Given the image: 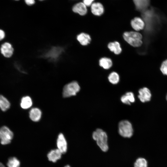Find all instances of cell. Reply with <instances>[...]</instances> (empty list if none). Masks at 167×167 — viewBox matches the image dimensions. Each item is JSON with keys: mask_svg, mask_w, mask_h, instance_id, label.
Returning <instances> with one entry per match:
<instances>
[{"mask_svg": "<svg viewBox=\"0 0 167 167\" xmlns=\"http://www.w3.org/2000/svg\"><path fill=\"white\" fill-rule=\"evenodd\" d=\"M130 24L132 28L137 32L143 30L145 26L144 21L139 17H135L132 19L131 20Z\"/></svg>", "mask_w": 167, "mask_h": 167, "instance_id": "30bf717a", "label": "cell"}, {"mask_svg": "<svg viewBox=\"0 0 167 167\" xmlns=\"http://www.w3.org/2000/svg\"><path fill=\"white\" fill-rule=\"evenodd\" d=\"M118 132L122 137L130 138L133 134V130L131 123L128 120L120 121L118 124Z\"/></svg>", "mask_w": 167, "mask_h": 167, "instance_id": "277c9868", "label": "cell"}, {"mask_svg": "<svg viewBox=\"0 0 167 167\" xmlns=\"http://www.w3.org/2000/svg\"><path fill=\"white\" fill-rule=\"evenodd\" d=\"M5 37V33L4 30L0 29V41L3 40Z\"/></svg>", "mask_w": 167, "mask_h": 167, "instance_id": "4316f807", "label": "cell"}, {"mask_svg": "<svg viewBox=\"0 0 167 167\" xmlns=\"http://www.w3.org/2000/svg\"><path fill=\"white\" fill-rule=\"evenodd\" d=\"M122 37L126 43L133 47H138L142 44V36L137 31H125L123 33Z\"/></svg>", "mask_w": 167, "mask_h": 167, "instance_id": "6da1fadb", "label": "cell"}, {"mask_svg": "<svg viewBox=\"0 0 167 167\" xmlns=\"http://www.w3.org/2000/svg\"><path fill=\"white\" fill-rule=\"evenodd\" d=\"M107 47L110 51L117 55L120 54L122 51L120 44L117 41L109 42Z\"/></svg>", "mask_w": 167, "mask_h": 167, "instance_id": "7c38bea8", "label": "cell"}, {"mask_svg": "<svg viewBox=\"0 0 167 167\" xmlns=\"http://www.w3.org/2000/svg\"><path fill=\"white\" fill-rule=\"evenodd\" d=\"M166 100L167 101V95L166 96Z\"/></svg>", "mask_w": 167, "mask_h": 167, "instance_id": "4dcf8cb0", "label": "cell"}, {"mask_svg": "<svg viewBox=\"0 0 167 167\" xmlns=\"http://www.w3.org/2000/svg\"><path fill=\"white\" fill-rule=\"evenodd\" d=\"M0 167H6L2 163L0 162Z\"/></svg>", "mask_w": 167, "mask_h": 167, "instance_id": "f1b7e54d", "label": "cell"}, {"mask_svg": "<svg viewBox=\"0 0 167 167\" xmlns=\"http://www.w3.org/2000/svg\"><path fill=\"white\" fill-rule=\"evenodd\" d=\"M64 167H71L69 165H66V166H65Z\"/></svg>", "mask_w": 167, "mask_h": 167, "instance_id": "f546056e", "label": "cell"}, {"mask_svg": "<svg viewBox=\"0 0 167 167\" xmlns=\"http://www.w3.org/2000/svg\"><path fill=\"white\" fill-rule=\"evenodd\" d=\"M16 0V1H18V0Z\"/></svg>", "mask_w": 167, "mask_h": 167, "instance_id": "d6a6232c", "label": "cell"}, {"mask_svg": "<svg viewBox=\"0 0 167 167\" xmlns=\"http://www.w3.org/2000/svg\"><path fill=\"white\" fill-rule=\"evenodd\" d=\"M91 11L94 15L100 16L103 13L104 8L100 3L94 2L91 5Z\"/></svg>", "mask_w": 167, "mask_h": 167, "instance_id": "5bb4252c", "label": "cell"}, {"mask_svg": "<svg viewBox=\"0 0 167 167\" xmlns=\"http://www.w3.org/2000/svg\"><path fill=\"white\" fill-rule=\"evenodd\" d=\"M62 153L57 148L51 150L49 152L47 157L49 161L53 162H55L60 159Z\"/></svg>", "mask_w": 167, "mask_h": 167, "instance_id": "4fadbf2b", "label": "cell"}, {"mask_svg": "<svg viewBox=\"0 0 167 167\" xmlns=\"http://www.w3.org/2000/svg\"><path fill=\"white\" fill-rule=\"evenodd\" d=\"M10 104L8 100L3 96L0 95V108L3 111L7 110L10 108Z\"/></svg>", "mask_w": 167, "mask_h": 167, "instance_id": "44dd1931", "label": "cell"}, {"mask_svg": "<svg viewBox=\"0 0 167 167\" xmlns=\"http://www.w3.org/2000/svg\"><path fill=\"white\" fill-rule=\"evenodd\" d=\"M121 100L123 103L130 105L135 101L134 95L132 92H127L122 96Z\"/></svg>", "mask_w": 167, "mask_h": 167, "instance_id": "d6986e66", "label": "cell"}, {"mask_svg": "<svg viewBox=\"0 0 167 167\" xmlns=\"http://www.w3.org/2000/svg\"><path fill=\"white\" fill-rule=\"evenodd\" d=\"M76 39L81 45L84 46L89 45L92 40L90 35L84 32L79 34L76 36Z\"/></svg>", "mask_w": 167, "mask_h": 167, "instance_id": "8fae6325", "label": "cell"}, {"mask_svg": "<svg viewBox=\"0 0 167 167\" xmlns=\"http://www.w3.org/2000/svg\"><path fill=\"white\" fill-rule=\"evenodd\" d=\"M20 165L19 160L15 157H10L7 163V167H20Z\"/></svg>", "mask_w": 167, "mask_h": 167, "instance_id": "603a6c76", "label": "cell"}, {"mask_svg": "<svg viewBox=\"0 0 167 167\" xmlns=\"http://www.w3.org/2000/svg\"><path fill=\"white\" fill-rule=\"evenodd\" d=\"M99 66L105 70H108L113 66V62L112 59L108 57H103L99 60Z\"/></svg>", "mask_w": 167, "mask_h": 167, "instance_id": "2e32d148", "label": "cell"}, {"mask_svg": "<svg viewBox=\"0 0 167 167\" xmlns=\"http://www.w3.org/2000/svg\"><path fill=\"white\" fill-rule=\"evenodd\" d=\"M57 149L62 154L65 153L67 149V144L64 135L62 133H60L57 140Z\"/></svg>", "mask_w": 167, "mask_h": 167, "instance_id": "ba28073f", "label": "cell"}, {"mask_svg": "<svg viewBox=\"0 0 167 167\" xmlns=\"http://www.w3.org/2000/svg\"><path fill=\"white\" fill-rule=\"evenodd\" d=\"M63 48L53 46L43 54L42 56L52 61H56L60 58L64 51Z\"/></svg>", "mask_w": 167, "mask_h": 167, "instance_id": "3957f363", "label": "cell"}, {"mask_svg": "<svg viewBox=\"0 0 167 167\" xmlns=\"http://www.w3.org/2000/svg\"><path fill=\"white\" fill-rule=\"evenodd\" d=\"M0 51L4 57L9 58L13 55L14 49L11 44L9 42H6L1 45Z\"/></svg>", "mask_w": 167, "mask_h": 167, "instance_id": "52a82bcc", "label": "cell"}, {"mask_svg": "<svg viewBox=\"0 0 167 167\" xmlns=\"http://www.w3.org/2000/svg\"><path fill=\"white\" fill-rule=\"evenodd\" d=\"M32 102L31 97L26 96L22 98L20 105L22 109H27L30 108L32 106Z\"/></svg>", "mask_w": 167, "mask_h": 167, "instance_id": "ffe728a7", "label": "cell"}, {"mask_svg": "<svg viewBox=\"0 0 167 167\" xmlns=\"http://www.w3.org/2000/svg\"><path fill=\"white\" fill-rule=\"evenodd\" d=\"M80 90L78 83L76 81H72L64 87L63 90V96L64 97H68L75 95Z\"/></svg>", "mask_w": 167, "mask_h": 167, "instance_id": "5b68a950", "label": "cell"}, {"mask_svg": "<svg viewBox=\"0 0 167 167\" xmlns=\"http://www.w3.org/2000/svg\"><path fill=\"white\" fill-rule=\"evenodd\" d=\"M41 110L37 108L32 109L29 112V116L30 119L35 122L38 121L41 119Z\"/></svg>", "mask_w": 167, "mask_h": 167, "instance_id": "e0dca14e", "label": "cell"}, {"mask_svg": "<svg viewBox=\"0 0 167 167\" xmlns=\"http://www.w3.org/2000/svg\"><path fill=\"white\" fill-rule=\"evenodd\" d=\"M134 167H147V162L144 158H138L134 164Z\"/></svg>", "mask_w": 167, "mask_h": 167, "instance_id": "cb8c5ba5", "label": "cell"}, {"mask_svg": "<svg viewBox=\"0 0 167 167\" xmlns=\"http://www.w3.org/2000/svg\"><path fill=\"white\" fill-rule=\"evenodd\" d=\"M94 0H83V2L86 6H91Z\"/></svg>", "mask_w": 167, "mask_h": 167, "instance_id": "484cf974", "label": "cell"}, {"mask_svg": "<svg viewBox=\"0 0 167 167\" xmlns=\"http://www.w3.org/2000/svg\"><path fill=\"white\" fill-rule=\"evenodd\" d=\"M26 3L29 6L33 5L35 3V0H24Z\"/></svg>", "mask_w": 167, "mask_h": 167, "instance_id": "83f0119b", "label": "cell"}, {"mask_svg": "<svg viewBox=\"0 0 167 167\" xmlns=\"http://www.w3.org/2000/svg\"><path fill=\"white\" fill-rule=\"evenodd\" d=\"M13 135V132L7 127L4 126L0 128V140L2 145L10 143Z\"/></svg>", "mask_w": 167, "mask_h": 167, "instance_id": "8992f818", "label": "cell"}, {"mask_svg": "<svg viewBox=\"0 0 167 167\" xmlns=\"http://www.w3.org/2000/svg\"><path fill=\"white\" fill-rule=\"evenodd\" d=\"M39 0L42 1V0Z\"/></svg>", "mask_w": 167, "mask_h": 167, "instance_id": "1f68e13d", "label": "cell"}, {"mask_svg": "<svg viewBox=\"0 0 167 167\" xmlns=\"http://www.w3.org/2000/svg\"><path fill=\"white\" fill-rule=\"evenodd\" d=\"M160 70L163 75H167V59L163 62Z\"/></svg>", "mask_w": 167, "mask_h": 167, "instance_id": "d4e9b609", "label": "cell"}, {"mask_svg": "<svg viewBox=\"0 0 167 167\" xmlns=\"http://www.w3.org/2000/svg\"><path fill=\"white\" fill-rule=\"evenodd\" d=\"M72 10L74 12L82 16L85 15L87 12L86 6L83 2H80L75 4L73 7Z\"/></svg>", "mask_w": 167, "mask_h": 167, "instance_id": "9a60e30c", "label": "cell"}, {"mask_svg": "<svg viewBox=\"0 0 167 167\" xmlns=\"http://www.w3.org/2000/svg\"><path fill=\"white\" fill-rule=\"evenodd\" d=\"M136 9L140 11L144 10L149 5L150 0H133Z\"/></svg>", "mask_w": 167, "mask_h": 167, "instance_id": "ac0fdd59", "label": "cell"}, {"mask_svg": "<svg viewBox=\"0 0 167 167\" xmlns=\"http://www.w3.org/2000/svg\"><path fill=\"white\" fill-rule=\"evenodd\" d=\"M138 97L142 102L149 101L151 97V94L150 90L148 88L144 87L139 90Z\"/></svg>", "mask_w": 167, "mask_h": 167, "instance_id": "9c48e42d", "label": "cell"}, {"mask_svg": "<svg viewBox=\"0 0 167 167\" xmlns=\"http://www.w3.org/2000/svg\"><path fill=\"white\" fill-rule=\"evenodd\" d=\"M108 79L110 83L115 84L119 82L120 76L118 73L115 71H112L109 75Z\"/></svg>", "mask_w": 167, "mask_h": 167, "instance_id": "7402d4cb", "label": "cell"}, {"mask_svg": "<svg viewBox=\"0 0 167 167\" xmlns=\"http://www.w3.org/2000/svg\"><path fill=\"white\" fill-rule=\"evenodd\" d=\"M92 136L93 139L96 141L97 145L103 151H107L108 149V137L105 132L101 129H97L93 132Z\"/></svg>", "mask_w": 167, "mask_h": 167, "instance_id": "7a4b0ae2", "label": "cell"}]
</instances>
